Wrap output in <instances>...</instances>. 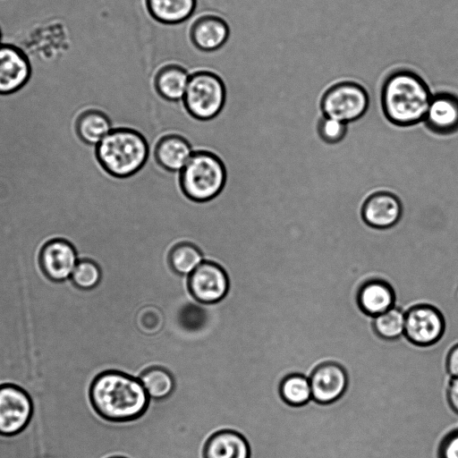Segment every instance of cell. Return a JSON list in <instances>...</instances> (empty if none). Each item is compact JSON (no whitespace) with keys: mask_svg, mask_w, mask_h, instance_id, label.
<instances>
[{"mask_svg":"<svg viewBox=\"0 0 458 458\" xmlns=\"http://www.w3.org/2000/svg\"><path fill=\"white\" fill-rule=\"evenodd\" d=\"M112 130L113 124L109 117L98 109H89L78 119L79 136L92 146H97Z\"/></svg>","mask_w":458,"mask_h":458,"instance_id":"cell-21","label":"cell"},{"mask_svg":"<svg viewBox=\"0 0 458 458\" xmlns=\"http://www.w3.org/2000/svg\"><path fill=\"white\" fill-rule=\"evenodd\" d=\"M312 400L319 404L337 401L348 386V375L339 363L327 361L317 366L309 376Z\"/></svg>","mask_w":458,"mask_h":458,"instance_id":"cell-11","label":"cell"},{"mask_svg":"<svg viewBox=\"0 0 458 458\" xmlns=\"http://www.w3.org/2000/svg\"><path fill=\"white\" fill-rule=\"evenodd\" d=\"M250 451H254V450H250ZM255 451H256V450H255ZM257 451H261V450H257ZM263 451H274V450H263ZM277 452H279V451H277ZM280 453L284 454V453H283V452H281V451H280ZM284 454V455H285V457L287 458L286 454Z\"/></svg>","mask_w":458,"mask_h":458,"instance_id":"cell-32","label":"cell"},{"mask_svg":"<svg viewBox=\"0 0 458 458\" xmlns=\"http://www.w3.org/2000/svg\"><path fill=\"white\" fill-rule=\"evenodd\" d=\"M438 458H458V428L450 431L437 448Z\"/></svg>","mask_w":458,"mask_h":458,"instance_id":"cell-28","label":"cell"},{"mask_svg":"<svg viewBox=\"0 0 458 458\" xmlns=\"http://www.w3.org/2000/svg\"><path fill=\"white\" fill-rule=\"evenodd\" d=\"M203 253L192 243L177 244L170 252L169 262L179 275L189 276L203 261Z\"/></svg>","mask_w":458,"mask_h":458,"instance_id":"cell-24","label":"cell"},{"mask_svg":"<svg viewBox=\"0 0 458 458\" xmlns=\"http://www.w3.org/2000/svg\"><path fill=\"white\" fill-rule=\"evenodd\" d=\"M102 166L112 175L127 177L146 163L148 145L144 136L132 129H113L96 147Z\"/></svg>","mask_w":458,"mask_h":458,"instance_id":"cell-3","label":"cell"},{"mask_svg":"<svg viewBox=\"0 0 458 458\" xmlns=\"http://www.w3.org/2000/svg\"><path fill=\"white\" fill-rule=\"evenodd\" d=\"M87 399L92 411L110 422L138 419L150 400L139 378L114 369L102 371L90 380Z\"/></svg>","mask_w":458,"mask_h":458,"instance_id":"cell-1","label":"cell"},{"mask_svg":"<svg viewBox=\"0 0 458 458\" xmlns=\"http://www.w3.org/2000/svg\"><path fill=\"white\" fill-rule=\"evenodd\" d=\"M426 126L439 134L458 130V97L448 92L433 95L425 118Z\"/></svg>","mask_w":458,"mask_h":458,"instance_id":"cell-14","label":"cell"},{"mask_svg":"<svg viewBox=\"0 0 458 458\" xmlns=\"http://www.w3.org/2000/svg\"><path fill=\"white\" fill-rule=\"evenodd\" d=\"M347 131V123L339 120L323 116L318 123L319 137L328 144L341 141Z\"/></svg>","mask_w":458,"mask_h":458,"instance_id":"cell-27","label":"cell"},{"mask_svg":"<svg viewBox=\"0 0 458 458\" xmlns=\"http://www.w3.org/2000/svg\"><path fill=\"white\" fill-rule=\"evenodd\" d=\"M375 333L386 340H395L404 335L405 311L397 306L373 317Z\"/></svg>","mask_w":458,"mask_h":458,"instance_id":"cell-25","label":"cell"},{"mask_svg":"<svg viewBox=\"0 0 458 458\" xmlns=\"http://www.w3.org/2000/svg\"><path fill=\"white\" fill-rule=\"evenodd\" d=\"M445 321L441 311L430 304H417L405 311L404 336L418 346H430L443 336Z\"/></svg>","mask_w":458,"mask_h":458,"instance_id":"cell-8","label":"cell"},{"mask_svg":"<svg viewBox=\"0 0 458 458\" xmlns=\"http://www.w3.org/2000/svg\"><path fill=\"white\" fill-rule=\"evenodd\" d=\"M432 96L418 73L408 69L396 70L383 82L382 109L392 123L412 125L424 121Z\"/></svg>","mask_w":458,"mask_h":458,"instance_id":"cell-2","label":"cell"},{"mask_svg":"<svg viewBox=\"0 0 458 458\" xmlns=\"http://www.w3.org/2000/svg\"><path fill=\"white\" fill-rule=\"evenodd\" d=\"M79 257L74 247L65 240L55 239L43 248L40 266L46 277L54 284L70 280Z\"/></svg>","mask_w":458,"mask_h":458,"instance_id":"cell-12","label":"cell"},{"mask_svg":"<svg viewBox=\"0 0 458 458\" xmlns=\"http://www.w3.org/2000/svg\"><path fill=\"white\" fill-rule=\"evenodd\" d=\"M273 449H281V448H273ZM286 450H287V449H286ZM288 451H290V450H288ZM290 452H291V451H290ZM291 454H292V452H291ZM292 458H293V455H292Z\"/></svg>","mask_w":458,"mask_h":458,"instance_id":"cell-33","label":"cell"},{"mask_svg":"<svg viewBox=\"0 0 458 458\" xmlns=\"http://www.w3.org/2000/svg\"><path fill=\"white\" fill-rule=\"evenodd\" d=\"M192 153L193 149L188 140L176 134L163 136L155 149L158 164L172 172H181Z\"/></svg>","mask_w":458,"mask_h":458,"instance_id":"cell-18","label":"cell"},{"mask_svg":"<svg viewBox=\"0 0 458 458\" xmlns=\"http://www.w3.org/2000/svg\"><path fill=\"white\" fill-rule=\"evenodd\" d=\"M281 399L289 406L301 407L312 400V392L309 377L301 373H291L285 376L279 386Z\"/></svg>","mask_w":458,"mask_h":458,"instance_id":"cell-22","label":"cell"},{"mask_svg":"<svg viewBox=\"0 0 458 458\" xmlns=\"http://www.w3.org/2000/svg\"><path fill=\"white\" fill-rule=\"evenodd\" d=\"M32 67L25 52L16 45H0V96L24 89L31 80Z\"/></svg>","mask_w":458,"mask_h":458,"instance_id":"cell-9","label":"cell"},{"mask_svg":"<svg viewBox=\"0 0 458 458\" xmlns=\"http://www.w3.org/2000/svg\"><path fill=\"white\" fill-rule=\"evenodd\" d=\"M181 185L185 195L203 202L215 198L224 188L226 172L222 160L214 153L193 151L180 172Z\"/></svg>","mask_w":458,"mask_h":458,"instance_id":"cell-4","label":"cell"},{"mask_svg":"<svg viewBox=\"0 0 458 458\" xmlns=\"http://www.w3.org/2000/svg\"><path fill=\"white\" fill-rule=\"evenodd\" d=\"M445 368L451 377H458V343L449 350L446 355Z\"/></svg>","mask_w":458,"mask_h":458,"instance_id":"cell-30","label":"cell"},{"mask_svg":"<svg viewBox=\"0 0 458 458\" xmlns=\"http://www.w3.org/2000/svg\"><path fill=\"white\" fill-rule=\"evenodd\" d=\"M190 74L181 65L171 64L162 66L155 74L153 85L157 93L165 100L182 101Z\"/></svg>","mask_w":458,"mask_h":458,"instance_id":"cell-19","label":"cell"},{"mask_svg":"<svg viewBox=\"0 0 458 458\" xmlns=\"http://www.w3.org/2000/svg\"><path fill=\"white\" fill-rule=\"evenodd\" d=\"M229 27L219 16L207 14L200 16L192 24L191 39L193 45L205 52L216 51L226 42Z\"/></svg>","mask_w":458,"mask_h":458,"instance_id":"cell-15","label":"cell"},{"mask_svg":"<svg viewBox=\"0 0 458 458\" xmlns=\"http://www.w3.org/2000/svg\"><path fill=\"white\" fill-rule=\"evenodd\" d=\"M117 458H120V457H117Z\"/></svg>","mask_w":458,"mask_h":458,"instance_id":"cell-34","label":"cell"},{"mask_svg":"<svg viewBox=\"0 0 458 458\" xmlns=\"http://www.w3.org/2000/svg\"><path fill=\"white\" fill-rule=\"evenodd\" d=\"M149 398L161 400L168 397L174 391L175 384L172 374L162 367H152L140 377Z\"/></svg>","mask_w":458,"mask_h":458,"instance_id":"cell-23","label":"cell"},{"mask_svg":"<svg viewBox=\"0 0 458 458\" xmlns=\"http://www.w3.org/2000/svg\"><path fill=\"white\" fill-rule=\"evenodd\" d=\"M446 399L453 411L458 414V377H451L446 388Z\"/></svg>","mask_w":458,"mask_h":458,"instance_id":"cell-29","label":"cell"},{"mask_svg":"<svg viewBox=\"0 0 458 458\" xmlns=\"http://www.w3.org/2000/svg\"><path fill=\"white\" fill-rule=\"evenodd\" d=\"M250 445L245 437L232 429L214 433L207 441L204 458H250Z\"/></svg>","mask_w":458,"mask_h":458,"instance_id":"cell-17","label":"cell"},{"mask_svg":"<svg viewBox=\"0 0 458 458\" xmlns=\"http://www.w3.org/2000/svg\"><path fill=\"white\" fill-rule=\"evenodd\" d=\"M2 38H3V34H2L1 27H0V45L2 44Z\"/></svg>","mask_w":458,"mask_h":458,"instance_id":"cell-31","label":"cell"},{"mask_svg":"<svg viewBox=\"0 0 458 458\" xmlns=\"http://www.w3.org/2000/svg\"><path fill=\"white\" fill-rule=\"evenodd\" d=\"M102 277L99 266L91 259H79L70 282L72 287L78 291L88 292L95 289Z\"/></svg>","mask_w":458,"mask_h":458,"instance_id":"cell-26","label":"cell"},{"mask_svg":"<svg viewBox=\"0 0 458 458\" xmlns=\"http://www.w3.org/2000/svg\"><path fill=\"white\" fill-rule=\"evenodd\" d=\"M33 413L32 398L23 387L11 382L0 384V437H12L23 432Z\"/></svg>","mask_w":458,"mask_h":458,"instance_id":"cell-7","label":"cell"},{"mask_svg":"<svg viewBox=\"0 0 458 458\" xmlns=\"http://www.w3.org/2000/svg\"><path fill=\"white\" fill-rule=\"evenodd\" d=\"M150 15L157 21L175 24L187 20L196 7V0H147Z\"/></svg>","mask_w":458,"mask_h":458,"instance_id":"cell-20","label":"cell"},{"mask_svg":"<svg viewBox=\"0 0 458 458\" xmlns=\"http://www.w3.org/2000/svg\"><path fill=\"white\" fill-rule=\"evenodd\" d=\"M188 286L192 297L203 304H214L226 295L229 279L217 263L204 260L189 276Z\"/></svg>","mask_w":458,"mask_h":458,"instance_id":"cell-10","label":"cell"},{"mask_svg":"<svg viewBox=\"0 0 458 458\" xmlns=\"http://www.w3.org/2000/svg\"><path fill=\"white\" fill-rule=\"evenodd\" d=\"M369 98L360 83L343 81L330 86L323 94L320 107L325 116L345 123L360 118L367 111Z\"/></svg>","mask_w":458,"mask_h":458,"instance_id":"cell-6","label":"cell"},{"mask_svg":"<svg viewBox=\"0 0 458 458\" xmlns=\"http://www.w3.org/2000/svg\"><path fill=\"white\" fill-rule=\"evenodd\" d=\"M357 301L364 313L375 317L394 306L395 294L387 282L374 279L360 286L357 294Z\"/></svg>","mask_w":458,"mask_h":458,"instance_id":"cell-16","label":"cell"},{"mask_svg":"<svg viewBox=\"0 0 458 458\" xmlns=\"http://www.w3.org/2000/svg\"><path fill=\"white\" fill-rule=\"evenodd\" d=\"M402 215V206L398 198L387 191L370 195L363 203L361 216L371 227L386 229L394 225Z\"/></svg>","mask_w":458,"mask_h":458,"instance_id":"cell-13","label":"cell"},{"mask_svg":"<svg viewBox=\"0 0 458 458\" xmlns=\"http://www.w3.org/2000/svg\"><path fill=\"white\" fill-rule=\"evenodd\" d=\"M226 100V85L219 75L199 71L190 75L182 98L188 113L194 118L208 120L216 116Z\"/></svg>","mask_w":458,"mask_h":458,"instance_id":"cell-5","label":"cell"}]
</instances>
